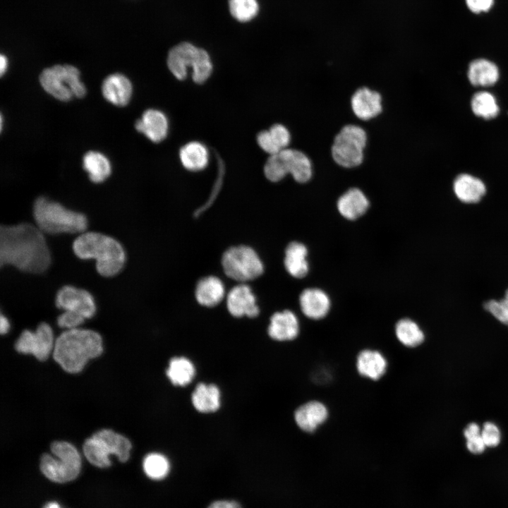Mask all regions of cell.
I'll list each match as a JSON object with an SVG mask.
<instances>
[{
	"mask_svg": "<svg viewBox=\"0 0 508 508\" xmlns=\"http://www.w3.org/2000/svg\"><path fill=\"white\" fill-rule=\"evenodd\" d=\"M136 130L144 134L154 143L162 141L167 135L169 123L165 114L157 110L149 109L143 112L142 117L135 122Z\"/></svg>",
	"mask_w": 508,
	"mask_h": 508,
	"instance_id": "16",
	"label": "cell"
},
{
	"mask_svg": "<svg viewBox=\"0 0 508 508\" xmlns=\"http://www.w3.org/2000/svg\"><path fill=\"white\" fill-rule=\"evenodd\" d=\"M368 133L364 128L356 123L343 125L334 135L330 146L333 162L344 169L360 167L365 160Z\"/></svg>",
	"mask_w": 508,
	"mask_h": 508,
	"instance_id": "5",
	"label": "cell"
},
{
	"mask_svg": "<svg viewBox=\"0 0 508 508\" xmlns=\"http://www.w3.org/2000/svg\"><path fill=\"white\" fill-rule=\"evenodd\" d=\"M133 87L130 80L121 73H113L108 75L102 85L104 97L111 104L126 106L130 101Z\"/></svg>",
	"mask_w": 508,
	"mask_h": 508,
	"instance_id": "17",
	"label": "cell"
},
{
	"mask_svg": "<svg viewBox=\"0 0 508 508\" xmlns=\"http://www.w3.org/2000/svg\"><path fill=\"white\" fill-rule=\"evenodd\" d=\"M54 346L53 331L46 322H41L35 332H22L15 344L18 352L32 354L40 361L47 359Z\"/></svg>",
	"mask_w": 508,
	"mask_h": 508,
	"instance_id": "11",
	"label": "cell"
},
{
	"mask_svg": "<svg viewBox=\"0 0 508 508\" xmlns=\"http://www.w3.org/2000/svg\"><path fill=\"white\" fill-rule=\"evenodd\" d=\"M229 7L231 16L240 22L250 21L259 11L256 0H229Z\"/></svg>",
	"mask_w": 508,
	"mask_h": 508,
	"instance_id": "34",
	"label": "cell"
},
{
	"mask_svg": "<svg viewBox=\"0 0 508 508\" xmlns=\"http://www.w3.org/2000/svg\"><path fill=\"white\" fill-rule=\"evenodd\" d=\"M485 308L500 322L508 325V290L503 299L490 300L485 303Z\"/></svg>",
	"mask_w": 508,
	"mask_h": 508,
	"instance_id": "36",
	"label": "cell"
},
{
	"mask_svg": "<svg viewBox=\"0 0 508 508\" xmlns=\"http://www.w3.org/2000/svg\"><path fill=\"white\" fill-rule=\"evenodd\" d=\"M288 174L299 183L310 181L313 175L311 159L304 152L294 148H286L279 152Z\"/></svg>",
	"mask_w": 508,
	"mask_h": 508,
	"instance_id": "15",
	"label": "cell"
},
{
	"mask_svg": "<svg viewBox=\"0 0 508 508\" xmlns=\"http://www.w3.org/2000/svg\"><path fill=\"white\" fill-rule=\"evenodd\" d=\"M192 403L202 413L214 412L220 406V392L212 384L199 383L192 394Z\"/></svg>",
	"mask_w": 508,
	"mask_h": 508,
	"instance_id": "28",
	"label": "cell"
},
{
	"mask_svg": "<svg viewBox=\"0 0 508 508\" xmlns=\"http://www.w3.org/2000/svg\"><path fill=\"white\" fill-rule=\"evenodd\" d=\"M8 67V60L6 56L1 54L0 56V71L1 75H4Z\"/></svg>",
	"mask_w": 508,
	"mask_h": 508,
	"instance_id": "46",
	"label": "cell"
},
{
	"mask_svg": "<svg viewBox=\"0 0 508 508\" xmlns=\"http://www.w3.org/2000/svg\"><path fill=\"white\" fill-rule=\"evenodd\" d=\"M10 329V324L6 317L3 314L0 316V332L1 334H6Z\"/></svg>",
	"mask_w": 508,
	"mask_h": 508,
	"instance_id": "45",
	"label": "cell"
},
{
	"mask_svg": "<svg viewBox=\"0 0 508 508\" xmlns=\"http://www.w3.org/2000/svg\"><path fill=\"white\" fill-rule=\"evenodd\" d=\"M269 132L280 151L288 147L291 143V136L285 126L280 123L274 124L269 129Z\"/></svg>",
	"mask_w": 508,
	"mask_h": 508,
	"instance_id": "37",
	"label": "cell"
},
{
	"mask_svg": "<svg viewBox=\"0 0 508 508\" xmlns=\"http://www.w3.org/2000/svg\"><path fill=\"white\" fill-rule=\"evenodd\" d=\"M85 318L73 311L65 310L57 318V324L60 327L68 329L78 328L82 325Z\"/></svg>",
	"mask_w": 508,
	"mask_h": 508,
	"instance_id": "38",
	"label": "cell"
},
{
	"mask_svg": "<svg viewBox=\"0 0 508 508\" xmlns=\"http://www.w3.org/2000/svg\"><path fill=\"white\" fill-rule=\"evenodd\" d=\"M43 89L60 101L85 96L86 89L77 68L71 65H55L45 68L40 75Z\"/></svg>",
	"mask_w": 508,
	"mask_h": 508,
	"instance_id": "9",
	"label": "cell"
},
{
	"mask_svg": "<svg viewBox=\"0 0 508 508\" xmlns=\"http://www.w3.org/2000/svg\"><path fill=\"white\" fill-rule=\"evenodd\" d=\"M382 95L377 90L363 85L351 94L349 103L356 118L369 121L378 117L383 111Z\"/></svg>",
	"mask_w": 508,
	"mask_h": 508,
	"instance_id": "13",
	"label": "cell"
},
{
	"mask_svg": "<svg viewBox=\"0 0 508 508\" xmlns=\"http://www.w3.org/2000/svg\"><path fill=\"white\" fill-rule=\"evenodd\" d=\"M471 106L473 112L485 119H493L499 113V106L494 95L489 92L481 91L473 95Z\"/></svg>",
	"mask_w": 508,
	"mask_h": 508,
	"instance_id": "32",
	"label": "cell"
},
{
	"mask_svg": "<svg viewBox=\"0 0 508 508\" xmlns=\"http://www.w3.org/2000/svg\"><path fill=\"white\" fill-rule=\"evenodd\" d=\"M50 449L54 456L44 453L40 458L42 473L56 483L74 480L81 466V459L76 448L69 442L55 441L51 444Z\"/></svg>",
	"mask_w": 508,
	"mask_h": 508,
	"instance_id": "8",
	"label": "cell"
},
{
	"mask_svg": "<svg viewBox=\"0 0 508 508\" xmlns=\"http://www.w3.org/2000/svg\"><path fill=\"white\" fill-rule=\"evenodd\" d=\"M480 433L481 431L478 425L475 423L468 425L464 431V436L466 439L471 436L480 434Z\"/></svg>",
	"mask_w": 508,
	"mask_h": 508,
	"instance_id": "44",
	"label": "cell"
},
{
	"mask_svg": "<svg viewBox=\"0 0 508 508\" xmlns=\"http://www.w3.org/2000/svg\"><path fill=\"white\" fill-rule=\"evenodd\" d=\"M264 173L266 178L272 182L282 181L288 175L284 162L279 152L272 155L265 162Z\"/></svg>",
	"mask_w": 508,
	"mask_h": 508,
	"instance_id": "35",
	"label": "cell"
},
{
	"mask_svg": "<svg viewBox=\"0 0 508 508\" xmlns=\"http://www.w3.org/2000/svg\"><path fill=\"white\" fill-rule=\"evenodd\" d=\"M208 508H241L235 501L219 500L212 503Z\"/></svg>",
	"mask_w": 508,
	"mask_h": 508,
	"instance_id": "43",
	"label": "cell"
},
{
	"mask_svg": "<svg viewBox=\"0 0 508 508\" xmlns=\"http://www.w3.org/2000/svg\"><path fill=\"white\" fill-rule=\"evenodd\" d=\"M466 447L469 452L473 454H480L485 449V445L480 434L471 436L466 439Z\"/></svg>",
	"mask_w": 508,
	"mask_h": 508,
	"instance_id": "41",
	"label": "cell"
},
{
	"mask_svg": "<svg viewBox=\"0 0 508 508\" xmlns=\"http://www.w3.org/2000/svg\"><path fill=\"white\" fill-rule=\"evenodd\" d=\"M195 368L190 360L185 357H175L169 361L167 375L174 385L186 386L194 377Z\"/></svg>",
	"mask_w": 508,
	"mask_h": 508,
	"instance_id": "30",
	"label": "cell"
},
{
	"mask_svg": "<svg viewBox=\"0 0 508 508\" xmlns=\"http://www.w3.org/2000/svg\"><path fill=\"white\" fill-rule=\"evenodd\" d=\"M51 253L37 226L23 222L0 227V265L20 271L42 274L50 266Z\"/></svg>",
	"mask_w": 508,
	"mask_h": 508,
	"instance_id": "1",
	"label": "cell"
},
{
	"mask_svg": "<svg viewBox=\"0 0 508 508\" xmlns=\"http://www.w3.org/2000/svg\"><path fill=\"white\" fill-rule=\"evenodd\" d=\"M468 78L474 86H490L497 83L499 78V70L493 62L485 59H478L470 63Z\"/></svg>",
	"mask_w": 508,
	"mask_h": 508,
	"instance_id": "26",
	"label": "cell"
},
{
	"mask_svg": "<svg viewBox=\"0 0 508 508\" xmlns=\"http://www.w3.org/2000/svg\"><path fill=\"white\" fill-rule=\"evenodd\" d=\"M143 466L145 474L152 479H162L169 471L168 459L159 453L147 454L143 460Z\"/></svg>",
	"mask_w": 508,
	"mask_h": 508,
	"instance_id": "33",
	"label": "cell"
},
{
	"mask_svg": "<svg viewBox=\"0 0 508 508\" xmlns=\"http://www.w3.org/2000/svg\"><path fill=\"white\" fill-rule=\"evenodd\" d=\"M55 303L63 310L75 312L85 319L91 318L96 312V304L92 295L83 289L66 285L56 294Z\"/></svg>",
	"mask_w": 508,
	"mask_h": 508,
	"instance_id": "12",
	"label": "cell"
},
{
	"mask_svg": "<svg viewBox=\"0 0 508 508\" xmlns=\"http://www.w3.org/2000/svg\"><path fill=\"white\" fill-rule=\"evenodd\" d=\"M131 443L126 437L109 429H102L85 440L83 453L92 465L106 468L111 465L110 454H114L121 462L130 456Z\"/></svg>",
	"mask_w": 508,
	"mask_h": 508,
	"instance_id": "7",
	"label": "cell"
},
{
	"mask_svg": "<svg viewBox=\"0 0 508 508\" xmlns=\"http://www.w3.org/2000/svg\"><path fill=\"white\" fill-rule=\"evenodd\" d=\"M226 305L231 315L236 318H254L259 314L255 296L250 287L245 284L236 285L230 290Z\"/></svg>",
	"mask_w": 508,
	"mask_h": 508,
	"instance_id": "14",
	"label": "cell"
},
{
	"mask_svg": "<svg viewBox=\"0 0 508 508\" xmlns=\"http://www.w3.org/2000/svg\"><path fill=\"white\" fill-rule=\"evenodd\" d=\"M257 142L259 146L270 155L280 152V150L273 141L269 130L260 131L257 135Z\"/></svg>",
	"mask_w": 508,
	"mask_h": 508,
	"instance_id": "40",
	"label": "cell"
},
{
	"mask_svg": "<svg viewBox=\"0 0 508 508\" xmlns=\"http://www.w3.org/2000/svg\"><path fill=\"white\" fill-rule=\"evenodd\" d=\"M167 66L171 73L179 80H184L188 68H191L193 80L199 84L206 81L212 71L208 53L186 42L171 49L167 56Z\"/></svg>",
	"mask_w": 508,
	"mask_h": 508,
	"instance_id": "6",
	"label": "cell"
},
{
	"mask_svg": "<svg viewBox=\"0 0 508 508\" xmlns=\"http://www.w3.org/2000/svg\"><path fill=\"white\" fill-rule=\"evenodd\" d=\"M32 211L36 226L43 233L81 234L87 228L85 214L68 209L46 197L40 196L35 200Z\"/></svg>",
	"mask_w": 508,
	"mask_h": 508,
	"instance_id": "4",
	"label": "cell"
},
{
	"mask_svg": "<svg viewBox=\"0 0 508 508\" xmlns=\"http://www.w3.org/2000/svg\"><path fill=\"white\" fill-rule=\"evenodd\" d=\"M466 3L470 11L479 13L489 11L493 5L494 0H466Z\"/></svg>",
	"mask_w": 508,
	"mask_h": 508,
	"instance_id": "42",
	"label": "cell"
},
{
	"mask_svg": "<svg viewBox=\"0 0 508 508\" xmlns=\"http://www.w3.org/2000/svg\"><path fill=\"white\" fill-rule=\"evenodd\" d=\"M83 169L88 174L91 181L99 183L104 181L111 173L109 159L102 153L89 151L83 159Z\"/></svg>",
	"mask_w": 508,
	"mask_h": 508,
	"instance_id": "29",
	"label": "cell"
},
{
	"mask_svg": "<svg viewBox=\"0 0 508 508\" xmlns=\"http://www.w3.org/2000/svg\"><path fill=\"white\" fill-rule=\"evenodd\" d=\"M298 320L294 313L286 310L273 314L268 327V334L277 341H289L298 334Z\"/></svg>",
	"mask_w": 508,
	"mask_h": 508,
	"instance_id": "18",
	"label": "cell"
},
{
	"mask_svg": "<svg viewBox=\"0 0 508 508\" xmlns=\"http://www.w3.org/2000/svg\"><path fill=\"white\" fill-rule=\"evenodd\" d=\"M481 436L486 447H496L500 442V432L497 426L490 422L484 423Z\"/></svg>",
	"mask_w": 508,
	"mask_h": 508,
	"instance_id": "39",
	"label": "cell"
},
{
	"mask_svg": "<svg viewBox=\"0 0 508 508\" xmlns=\"http://www.w3.org/2000/svg\"><path fill=\"white\" fill-rule=\"evenodd\" d=\"M195 298L202 306L213 307L219 304L224 297V286L218 277L209 276L201 279L197 284Z\"/></svg>",
	"mask_w": 508,
	"mask_h": 508,
	"instance_id": "22",
	"label": "cell"
},
{
	"mask_svg": "<svg viewBox=\"0 0 508 508\" xmlns=\"http://www.w3.org/2000/svg\"><path fill=\"white\" fill-rule=\"evenodd\" d=\"M395 333L398 340L404 346L415 347L424 340V334L418 325L413 320L407 318L397 322Z\"/></svg>",
	"mask_w": 508,
	"mask_h": 508,
	"instance_id": "31",
	"label": "cell"
},
{
	"mask_svg": "<svg viewBox=\"0 0 508 508\" xmlns=\"http://www.w3.org/2000/svg\"><path fill=\"white\" fill-rule=\"evenodd\" d=\"M182 165L188 170L198 171L204 169L209 162V153L206 147L197 141L188 143L179 152Z\"/></svg>",
	"mask_w": 508,
	"mask_h": 508,
	"instance_id": "27",
	"label": "cell"
},
{
	"mask_svg": "<svg viewBox=\"0 0 508 508\" xmlns=\"http://www.w3.org/2000/svg\"><path fill=\"white\" fill-rule=\"evenodd\" d=\"M485 186L481 180L470 174L459 175L454 181V191L462 202H478L485 193Z\"/></svg>",
	"mask_w": 508,
	"mask_h": 508,
	"instance_id": "24",
	"label": "cell"
},
{
	"mask_svg": "<svg viewBox=\"0 0 508 508\" xmlns=\"http://www.w3.org/2000/svg\"><path fill=\"white\" fill-rule=\"evenodd\" d=\"M337 206L339 213L344 218L353 220L366 212L369 207V201L360 188L353 187L339 198Z\"/></svg>",
	"mask_w": 508,
	"mask_h": 508,
	"instance_id": "21",
	"label": "cell"
},
{
	"mask_svg": "<svg viewBox=\"0 0 508 508\" xmlns=\"http://www.w3.org/2000/svg\"><path fill=\"white\" fill-rule=\"evenodd\" d=\"M102 339L99 333L91 329L74 328L62 332L56 339L53 358L66 372L77 373L88 360L102 352Z\"/></svg>",
	"mask_w": 508,
	"mask_h": 508,
	"instance_id": "2",
	"label": "cell"
},
{
	"mask_svg": "<svg viewBox=\"0 0 508 508\" xmlns=\"http://www.w3.org/2000/svg\"><path fill=\"white\" fill-rule=\"evenodd\" d=\"M299 301L303 313L313 320L324 318L330 308L328 296L319 289H305L300 296Z\"/></svg>",
	"mask_w": 508,
	"mask_h": 508,
	"instance_id": "20",
	"label": "cell"
},
{
	"mask_svg": "<svg viewBox=\"0 0 508 508\" xmlns=\"http://www.w3.org/2000/svg\"><path fill=\"white\" fill-rule=\"evenodd\" d=\"M73 250L80 259H94L97 272L105 277L119 274L126 259L125 250L116 239L99 232L80 234L73 243Z\"/></svg>",
	"mask_w": 508,
	"mask_h": 508,
	"instance_id": "3",
	"label": "cell"
},
{
	"mask_svg": "<svg viewBox=\"0 0 508 508\" xmlns=\"http://www.w3.org/2000/svg\"><path fill=\"white\" fill-rule=\"evenodd\" d=\"M224 273L231 279L244 282L260 277L263 264L256 252L246 246L229 248L222 258Z\"/></svg>",
	"mask_w": 508,
	"mask_h": 508,
	"instance_id": "10",
	"label": "cell"
},
{
	"mask_svg": "<svg viewBox=\"0 0 508 508\" xmlns=\"http://www.w3.org/2000/svg\"><path fill=\"white\" fill-rule=\"evenodd\" d=\"M327 416V409L322 403L311 401L297 409L294 413V418L301 430L312 433L326 421Z\"/></svg>",
	"mask_w": 508,
	"mask_h": 508,
	"instance_id": "19",
	"label": "cell"
},
{
	"mask_svg": "<svg viewBox=\"0 0 508 508\" xmlns=\"http://www.w3.org/2000/svg\"><path fill=\"white\" fill-rule=\"evenodd\" d=\"M44 508H60V507L56 502H51L47 503Z\"/></svg>",
	"mask_w": 508,
	"mask_h": 508,
	"instance_id": "47",
	"label": "cell"
},
{
	"mask_svg": "<svg viewBox=\"0 0 508 508\" xmlns=\"http://www.w3.org/2000/svg\"><path fill=\"white\" fill-rule=\"evenodd\" d=\"M356 368L362 376L376 380L385 373L387 361L379 351L365 349L358 355Z\"/></svg>",
	"mask_w": 508,
	"mask_h": 508,
	"instance_id": "23",
	"label": "cell"
},
{
	"mask_svg": "<svg viewBox=\"0 0 508 508\" xmlns=\"http://www.w3.org/2000/svg\"><path fill=\"white\" fill-rule=\"evenodd\" d=\"M307 255L308 250L304 244L294 241L288 245L285 250L284 266L289 274L296 278H302L307 274Z\"/></svg>",
	"mask_w": 508,
	"mask_h": 508,
	"instance_id": "25",
	"label": "cell"
}]
</instances>
